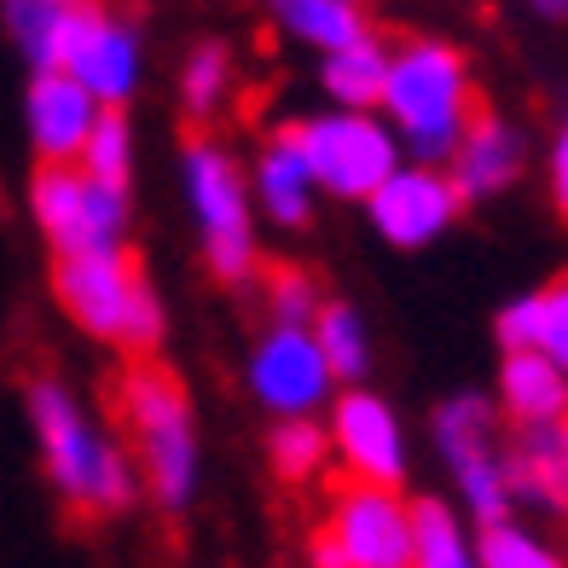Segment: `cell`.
Wrapping results in <instances>:
<instances>
[{
	"label": "cell",
	"mask_w": 568,
	"mask_h": 568,
	"mask_svg": "<svg viewBox=\"0 0 568 568\" xmlns=\"http://www.w3.org/2000/svg\"><path fill=\"white\" fill-rule=\"evenodd\" d=\"M186 174H192V197L203 215V262H210L215 284L226 291H250L255 278V244H250V215H244V180L239 163L215 145L210 128H186Z\"/></svg>",
	"instance_id": "obj_6"
},
{
	"label": "cell",
	"mask_w": 568,
	"mask_h": 568,
	"mask_svg": "<svg viewBox=\"0 0 568 568\" xmlns=\"http://www.w3.org/2000/svg\"><path fill=\"white\" fill-rule=\"evenodd\" d=\"M325 453H331L325 447V429L307 424V418H291V424H278L267 435V470H273V481L291 499H302L307 487L325 476Z\"/></svg>",
	"instance_id": "obj_18"
},
{
	"label": "cell",
	"mask_w": 568,
	"mask_h": 568,
	"mask_svg": "<svg viewBox=\"0 0 568 568\" xmlns=\"http://www.w3.org/2000/svg\"><path fill=\"white\" fill-rule=\"evenodd\" d=\"M314 348L325 359V372L331 377H359L366 372V337H359V320L348 314L343 302H320V314H314Z\"/></svg>",
	"instance_id": "obj_24"
},
{
	"label": "cell",
	"mask_w": 568,
	"mask_h": 568,
	"mask_svg": "<svg viewBox=\"0 0 568 568\" xmlns=\"http://www.w3.org/2000/svg\"><path fill=\"white\" fill-rule=\"evenodd\" d=\"M250 291L262 296V307H267V320H273V325H296V331H302V325H314L320 302H325L320 278L307 273L302 262H284V255H255Z\"/></svg>",
	"instance_id": "obj_17"
},
{
	"label": "cell",
	"mask_w": 568,
	"mask_h": 568,
	"mask_svg": "<svg viewBox=\"0 0 568 568\" xmlns=\"http://www.w3.org/2000/svg\"><path fill=\"white\" fill-rule=\"evenodd\" d=\"M412 568H476L464 557L458 523L442 499H418L412 505Z\"/></svg>",
	"instance_id": "obj_23"
},
{
	"label": "cell",
	"mask_w": 568,
	"mask_h": 568,
	"mask_svg": "<svg viewBox=\"0 0 568 568\" xmlns=\"http://www.w3.org/2000/svg\"><path fill=\"white\" fill-rule=\"evenodd\" d=\"M435 442L453 458V470L464 481V499L487 523H505L510 510V487H505V453L494 447V406L481 395H458L435 412Z\"/></svg>",
	"instance_id": "obj_9"
},
{
	"label": "cell",
	"mask_w": 568,
	"mask_h": 568,
	"mask_svg": "<svg viewBox=\"0 0 568 568\" xmlns=\"http://www.w3.org/2000/svg\"><path fill=\"white\" fill-rule=\"evenodd\" d=\"M93 128V93L59 70H41L30 88V134L41 163H75Z\"/></svg>",
	"instance_id": "obj_14"
},
{
	"label": "cell",
	"mask_w": 568,
	"mask_h": 568,
	"mask_svg": "<svg viewBox=\"0 0 568 568\" xmlns=\"http://www.w3.org/2000/svg\"><path fill=\"white\" fill-rule=\"evenodd\" d=\"M337 447L348 458V476L377 481V487H400V429L395 412L377 395H343L337 400Z\"/></svg>",
	"instance_id": "obj_13"
},
{
	"label": "cell",
	"mask_w": 568,
	"mask_h": 568,
	"mask_svg": "<svg viewBox=\"0 0 568 568\" xmlns=\"http://www.w3.org/2000/svg\"><path fill=\"white\" fill-rule=\"evenodd\" d=\"M105 418L116 424V447L128 458V470H140L145 494L163 510H180L192 499V395L186 377L163 366L158 354L122 359L116 372H105Z\"/></svg>",
	"instance_id": "obj_1"
},
{
	"label": "cell",
	"mask_w": 568,
	"mask_h": 568,
	"mask_svg": "<svg viewBox=\"0 0 568 568\" xmlns=\"http://www.w3.org/2000/svg\"><path fill=\"white\" fill-rule=\"evenodd\" d=\"M53 296L82 331L116 343L122 359H145L163 343V307L134 244L53 255Z\"/></svg>",
	"instance_id": "obj_3"
},
{
	"label": "cell",
	"mask_w": 568,
	"mask_h": 568,
	"mask_svg": "<svg viewBox=\"0 0 568 568\" xmlns=\"http://www.w3.org/2000/svg\"><path fill=\"white\" fill-rule=\"evenodd\" d=\"M534 7L546 12V18H568V0H534Z\"/></svg>",
	"instance_id": "obj_29"
},
{
	"label": "cell",
	"mask_w": 568,
	"mask_h": 568,
	"mask_svg": "<svg viewBox=\"0 0 568 568\" xmlns=\"http://www.w3.org/2000/svg\"><path fill=\"white\" fill-rule=\"evenodd\" d=\"M395 47H400V53L389 59L383 105L395 111V122H400V134L412 140V151H424V158H453L464 111H470V99H476L470 70H464L458 47H442V41L400 36Z\"/></svg>",
	"instance_id": "obj_5"
},
{
	"label": "cell",
	"mask_w": 568,
	"mask_h": 568,
	"mask_svg": "<svg viewBox=\"0 0 568 568\" xmlns=\"http://www.w3.org/2000/svg\"><path fill=\"white\" fill-rule=\"evenodd\" d=\"M534 348L551 359L557 372H568V278H551L534 296Z\"/></svg>",
	"instance_id": "obj_26"
},
{
	"label": "cell",
	"mask_w": 568,
	"mask_h": 568,
	"mask_svg": "<svg viewBox=\"0 0 568 568\" xmlns=\"http://www.w3.org/2000/svg\"><path fill=\"white\" fill-rule=\"evenodd\" d=\"M314 568H412V510L395 487L348 470L320 476V516L307 528Z\"/></svg>",
	"instance_id": "obj_4"
},
{
	"label": "cell",
	"mask_w": 568,
	"mask_h": 568,
	"mask_svg": "<svg viewBox=\"0 0 568 568\" xmlns=\"http://www.w3.org/2000/svg\"><path fill=\"white\" fill-rule=\"evenodd\" d=\"M23 395H30V418L41 435V458H47V476L59 487V505H64V523L70 528H105L134 505V470L116 442L93 435L82 406L70 400V389L53 377V366H36L23 377Z\"/></svg>",
	"instance_id": "obj_2"
},
{
	"label": "cell",
	"mask_w": 568,
	"mask_h": 568,
	"mask_svg": "<svg viewBox=\"0 0 568 568\" xmlns=\"http://www.w3.org/2000/svg\"><path fill=\"white\" fill-rule=\"evenodd\" d=\"M273 12L291 23L302 41L331 47V53H343V47H354L359 36H372L366 12H359L354 0H273Z\"/></svg>",
	"instance_id": "obj_21"
},
{
	"label": "cell",
	"mask_w": 568,
	"mask_h": 568,
	"mask_svg": "<svg viewBox=\"0 0 568 568\" xmlns=\"http://www.w3.org/2000/svg\"><path fill=\"white\" fill-rule=\"evenodd\" d=\"M551 186H557V210H562V221H568V128H562L557 158H551Z\"/></svg>",
	"instance_id": "obj_28"
},
{
	"label": "cell",
	"mask_w": 568,
	"mask_h": 568,
	"mask_svg": "<svg viewBox=\"0 0 568 568\" xmlns=\"http://www.w3.org/2000/svg\"><path fill=\"white\" fill-rule=\"evenodd\" d=\"M30 197H36V221L47 232V244H53V255L122 244L128 203L122 192H105L99 180H88L82 163H41L30 180Z\"/></svg>",
	"instance_id": "obj_7"
},
{
	"label": "cell",
	"mask_w": 568,
	"mask_h": 568,
	"mask_svg": "<svg viewBox=\"0 0 568 568\" xmlns=\"http://www.w3.org/2000/svg\"><path fill=\"white\" fill-rule=\"evenodd\" d=\"M226 75H232V59H226V47L221 41H203L186 75H180V93H186V128H210V111H215V99L226 93Z\"/></svg>",
	"instance_id": "obj_25"
},
{
	"label": "cell",
	"mask_w": 568,
	"mask_h": 568,
	"mask_svg": "<svg viewBox=\"0 0 568 568\" xmlns=\"http://www.w3.org/2000/svg\"><path fill=\"white\" fill-rule=\"evenodd\" d=\"M325 359L314 348V337L296 325H267V337L255 343V359H250V383L273 412H302L325 395Z\"/></svg>",
	"instance_id": "obj_12"
},
{
	"label": "cell",
	"mask_w": 568,
	"mask_h": 568,
	"mask_svg": "<svg viewBox=\"0 0 568 568\" xmlns=\"http://www.w3.org/2000/svg\"><path fill=\"white\" fill-rule=\"evenodd\" d=\"M481 562L487 568H562L539 539H528L523 528H510V523H487L481 528Z\"/></svg>",
	"instance_id": "obj_27"
},
{
	"label": "cell",
	"mask_w": 568,
	"mask_h": 568,
	"mask_svg": "<svg viewBox=\"0 0 568 568\" xmlns=\"http://www.w3.org/2000/svg\"><path fill=\"white\" fill-rule=\"evenodd\" d=\"M464 210L453 180L435 174V169H412V174H389L383 186L372 192V215L383 226V239L412 250V244H429L453 215Z\"/></svg>",
	"instance_id": "obj_11"
},
{
	"label": "cell",
	"mask_w": 568,
	"mask_h": 568,
	"mask_svg": "<svg viewBox=\"0 0 568 568\" xmlns=\"http://www.w3.org/2000/svg\"><path fill=\"white\" fill-rule=\"evenodd\" d=\"M523 174V140L494 116V105L476 93L470 111H464V128H458V145H453V192L458 203L470 197H494L505 192L510 180Z\"/></svg>",
	"instance_id": "obj_10"
},
{
	"label": "cell",
	"mask_w": 568,
	"mask_h": 568,
	"mask_svg": "<svg viewBox=\"0 0 568 568\" xmlns=\"http://www.w3.org/2000/svg\"><path fill=\"white\" fill-rule=\"evenodd\" d=\"M307 180L314 174H307L296 140L278 128V134L267 140V151H262V197L284 226H307Z\"/></svg>",
	"instance_id": "obj_20"
},
{
	"label": "cell",
	"mask_w": 568,
	"mask_h": 568,
	"mask_svg": "<svg viewBox=\"0 0 568 568\" xmlns=\"http://www.w3.org/2000/svg\"><path fill=\"white\" fill-rule=\"evenodd\" d=\"M302 163L325 180L337 197H372L395 174V140L366 116H320V122H284Z\"/></svg>",
	"instance_id": "obj_8"
},
{
	"label": "cell",
	"mask_w": 568,
	"mask_h": 568,
	"mask_svg": "<svg viewBox=\"0 0 568 568\" xmlns=\"http://www.w3.org/2000/svg\"><path fill=\"white\" fill-rule=\"evenodd\" d=\"M505 487L510 494L539 499V505L568 510V442H562V424L516 429V442L505 447Z\"/></svg>",
	"instance_id": "obj_15"
},
{
	"label": "cell",
	"mask_w": 568,
	"mask_h": 568,
	"mask_svg": "<svg viewBox=\"0 0 568 568\" xmlns=\"http://www.w3.org/2000/svg\"><path fill=\"white\" fill-rule=\"evenodd\" d=\"M499 395L516 429H534V424H562L568 418V372H557L539 348H516L505 354V372H499Z\"/></svg>",
	"instance_id": "obj_16"
},
{
	"label": "cell",
	"mask_w": 568,
	"mask_h": 568,
	"mask_svg": "<svg viewBox=\"0 0 568 568\" xmlns=\"http://www.w3.org/2000/svg\"><path fill=\"white\" fill-rule=\"evenodd\" d=\"M383 82H389V41L383 36H359L354 47H343V53L325 64V88L354 111L383 105Z\"/></svg>",
	"instance_id": "obj_19"
},
{
	"label": "cell",
	"mask_w": 568,
	"mask_h": 568,
	"mask_svg": "<svg viewBox=\"0 0 568 568\" xmlns=\"http://www.w3.org/2000/svg\"><path fill=\"white\" fill-rule=\"evenodd\" d=\"M82 174L99 180L105 192H128V116L122 105H99L88 145H82Z\"/></svg>",
	"instance_id": "obj_22"
},
{
	"label": "cell",
	"mask_w": 568,
	"mask_h": 568,
	"mask_svg": "<svg viewBox=\"0 0 568 568\" xmlns=\"http://www.w3.org/2000/svg\"><path fill=\"white\" fill-rule=\"evenodd\" d=\"M562 442H568V418H562Z\"/></svg>",
	"instance_id": "obj_30"
}]
</instances>
